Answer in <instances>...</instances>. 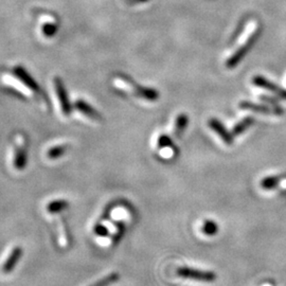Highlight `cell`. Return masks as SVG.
Segmentation results:
<instances>
[{
    "mask_svg": "<svg viewBox=\"0 0 286 286\" xmlns=\"http://www.w3.org/2000/svg\"><path fill=\"white\" fill-rule=\"evenodd\" d=\"M254 121L256 120H254L253 117H246L242 121L236 123L232 130L233 136H240L241 134H243L245 131L249 129V127H251L254 124Z\"/></svg>",
    "mask_w": 286,
    "mask_h": 286,
    "instance_id": "cell-12",
    "label": "cell"
},
{
    "mask_svg": "<svg viewBox=\"0 0 286 286\" xmlns=\"http://www.w3.org/2000/svg\"><path fill=\"white\" fill-rule=\"evenodd\" d=\"M26 155H25V140L23 137H17L15 150L13 151L12 164L16 170H22L25 167Z\"/></svg>",
    "mask_w": 286,
    "mask_h": 286,
    "instance_id": "cell-6",
    "label": "cell"
},
{
    "mask_svg": "<svg viewBox=\"0 0 286 286\" xmlns=\"http://www.w3.org/2000/svg\"><path fill=\"white\" fill-rule=\"evenodd\" d=\"M208 125L210 126V129L212 131H214L219 137L220 139L224 141L226 145L228 146H231L232 143H233V134L229 133L227 131V129L225 127V125L222 124L219 120L215 119V118H211L209 121H208Z\"/></svg>",
    "mask_w": 286,
    "mask_h": 286,
    "instance_id": "cell-7",
    "label": "cell"
},
{
    "mask_svg": "<svg viewBox=\"0 0 286 286\" xmlns=\"http://www.w3.org/2000/svg\"><path fill=\"white\" fill-rule=\"evenodd\" d=\"M16 73H17L18 77L11 76V75H5L3 77V81L6 85H9L16 90H18L26 97L33 98L35 90H37V86L35 87V83L28 76V74L23 69H16Z\"/></svg>",
    "mask_w": 286,
    "mask_h": 286,
    "instance_id": "cell-1",
    "label": "cell"
},
{
    "mask_svg": "<svg viewBox=\"0 0 286 286\" xmlns=\"http://www.w3.org/2000/svg\"><path fill=\"white\" fill-rule=\"evenodd\" d=\"M201 232L206 235H208V236L215 235L218 232V225L216 224V221H214V220L207 219L202 222Z\"/></svg>",
    "mask_w": 286,
    "mask_h": 286,
    "instance_id": "cell-14",
    "label": "cell"
},
{
    "mask_svg": "<svg viewBox=\"0 0 286 286\" xmlns=\"http://www.w3.org/2000/svg\"><path fill=\"white\" fill-rule=\"evenodd\" d=\"M260 99L267 103L270 107H272L274 110H275V113H276V116H282L283 115V108L279 105V103L274 99V98H270V97H267V95H261Z\"/></svg>",
    "mask_w": 286,
    "mask_h": 286,
    "instance_id": "cell-18",
    "label": "cell"
},
{
    "mask_svg": "<svg viewBox=\"0 0 286 286\" xmlns=\"http://www.w3.org/2000/svg\"><path fill=\"white\" fill-rule=\"evenodd\" d=\"M53 89H54V93H55L57 104H58L59 109L62 111V115L63 116H67L69 114V105H68V102H67L65 90H64L63 84L60 83L59 79H57V78L54 79Z\"/></svg>",
    "mask_w": 286,
    "mask_h": 286,
    "instance_id": "cell-8",
    "label": "cell"
},
{
    "mask_svg": "<svg viewBox=\"0 0 286 286\" xmlns=\"http://www.w3.org/2000/svg\"><path fill=\"white\" fill-rule=\"evenodd\" d=\"M23 256V249L22 247L17 246V247H15L9 254V257L8 259L5 261L3 267H2V272L4 274H9L10 272H12V270L14 269V267L16 266V264H17V262L21 260Z\"/></svg>",
    "mask_w": 286,
    "mask_h": 286,
    "instance_id": "cell-9",
    "label": "cell"
},
{
    "mask_svg": "<svg viewBox=\"0 0 286 286\" xmlns=\"http://www.w3.org/2000/svg\"><path fill=\"white\" fill-rule=\"evenodd\" d=\"M176 275L183 279H191L196 280L205 283H212L217 279V276L214 272L211 270H200L192 267H178L176 269Z\"/></svg>",
    "mask_w": 286,
    "mask_h": 286,
    "instance_id": "cell-3",
    "label": "cell"
},
{
    "mask_svg": "<svg viewBox=\"0 0 286 286\" xmlns=\"http://www.w3.org/2000/svg\"><path fill=\"white\" fill-rule=\"evenodd\" d=\"M252 83L260 87V88H263V89H266V90H269V91H272L274 93H276L278 97L286 100V89L278 86L277 84L273 83V82H270L268 81V79L262 75H256V76H253L252 78Z\"/></svg>",
    "mask_w": 286,
    "mask_h": 286,
    "instance_id": "cell-5",
    "label": "cell"
},
{
    "mask_svg": "<svg viewBox=\"0 0 286 286\" xmlns=\"http://www.w3.org/2000/svg\"><path fill=\"white\" fill-rule=\"evenodd\" d=\"M55 31H56V27H55V25H53L52 21L50 23H45V25H43V32H44V34L47 36H50V35L54 34Z\"/></svg>",
    "mask_w": 286,
    "mask_h": 286,
    "instance_id": "cell-21",
    "label": "cell"
},
{
    "mask_svg": "<svg viewBox=\"0 0 286 286\" xmlns=\"http://www.w3.org/2000/svg\"><path fill=\"white\" fill-rule=\"evenodd\" d=\"M115 85L122 90L126 91H133L137 97H140L142 99H146L149 101H156L159 98V93L157 90L152 88H145L142 86L134 85L132 82L126 81L124 78H118L115 81Z\"/></svg>",
    "mask_w": 286,
    "mask_h": 286,
    "instance_id": "cell-4",
    "label": "cell"
},
{
    "mask_svg": "<svg viewBox=\"0 0 286 286\" xmlns=\"http://www.w3.org/2000/svg\"><path fill=\"white\" fill-rule=\"evenodd\" d=\"M281 180H282L281 176H268L262 179L261 187L264 190H274L279 186Z\"/></svg>",
    "mask_w": 286,
    "mask_h": 286,
    "instance_id": "cell-16",
    "label": "cell"
},
{
    "mask_svg": "<svg viewBox=\"0 0 286 286\" xmlns=\"http://www.w3.org/2000/svg\"><path fill=\"white\" fill-rule=\"evenodd\" d=\"M119 279H120V275L118 273H110L106 277L98 280L97 282H94L89 286H109L111 284L116 283Z\"/></svg>",
    "mask_w": 286,
    "mask_h": 286,
    "instance_id": "cell-15",
    "label": "cell"
},
{
    "mask_svg": "<svg viewBox=\"0 0 286 286\" xmlns=\"http://www.w3.org/2000/svg\"><path fill=\"white\" fill-rule=\"evenodd\" d=\"M67 206H68V203L65 200H54L48 205L47 210L49 213H56V212L63 211L64 209H66Z\"/></svg>",
    "mask_w": 286,
    "mask_h": 286,
    "instance_id": "cell-17",
    "label": "cell"
},
{
    "mask_svg": "<svg viewBox=\"0 0 286 286\" xmlns=\"http://www.w3.org/2000/svg\"><path fill=\"white\" fill-rule=\"evenodd\" d=\"M238 106H240L241 109L256 111V113L263 114V115H276L275 110L270 106H267L265 104H256V103L248 102V101H243L238 104Z\"/></svg>",
    "mask_w": 286,
    "mask_h": 286,
    "instance_id": "cell-10",
    "label": "cell"
},
{
    "mask_svg": "<svg viewBox=\"0 0 286 286\" xmlns=\"http://www.w3.org/2000/svg\"><path fill=\"white\" fill-rule=\"evenodd\" d=\"M129 2H131V4H141V3L148 2V0H129Z\"/></svg>",
    "mask_w": 286,
    "mask_h": 286,
    "instance_id": "cell-22",
    "label": "cell"
},
{
    "mask_svg": "<svg viewBox=\"0 0 286 286\" xmlns=\"http://www.w3.org/2000/svg\"><path fill=\"white\" fill-rule=\"evenodd\" d=\"M75 109L78 114H81L82 116L86 117L87 119L91 120V121H98L99 120V116L97 114V111H94L88 104H86L85 102L82 101H77L75 103Z\"/></svg>",
    "mask_w": 286,
    "mask_h": 286,
    "instance_id": "cell-11",
    "label": "cell"
},
{
    "mask_svg": "<svg viewBox=\"0 0 286 286\" xmlns=\"http://www.w3.org/2000/svg\"><path fill=\"white\" fill-rule=\"evenodd\" d=\"M158 147L160 149H174V143L171 140V138L167 135H161L158 139Z\"/></svg>",
    "mask_w": 286,
    "mask_h": 286,
    "instance_id": "cell-19",
    "label": "cell"
},
{
    "mask_svg": "<svg viewBox=\"0 0 286 286\" xmlns=\"http://www.w3.org/2000/svg\"><path fill=\"white\" fill-rule=\"evenodd\" d=\"M65 150H66V148L64 146H56V147H53L49 151H48L47 156L49 157L50 159H55V158L59 157L60 155H63L64 152H65Z\"/></svg>",
    "mask_w": 286,
    "mask_h": 286,
    "instance_id": "cell-20",
    "label": "cell"
},
{
    "mask_svg": "<svg viewBox=\"0 0 286 286\" xmlns=\"http://www.w3.org/2000/svg\"><path fill=\"white\" fill-rule=\"evenodd\" d=\"M189 119L188 116L185 114H180L177 119L176 122H175V130H174V134L177 138H180L182 136V134L185 133L187 125H188Z\"/></svg>",
    "mask_w": 286,
    "mask_h": 286,
    "instance_id": "cell-13",
    "label": "cell"
},
{
    "mask_svg": "<svg viewBox=\"0 0 286 286\" xmlns=\"http://www.w3.org/2000/svg\"><path fill=\"white\" fill-rule=\"evenodd\" d=\"M259 34H260V29L258 27L254 28V30L251 32L250 35L247 37V39L243 44V46H241L240 48H238V49L227 59V63H226L227 68L232 69V68L236 67L238 64L241 63V60L251 50V48L253 47L254 43H256V40L259 37Z\"/></svg>",
    "mask_w": 286,
    "mask_h": 286,
    "instance_id": "cell-2",
    "label": "cell"
}]
</instances>
